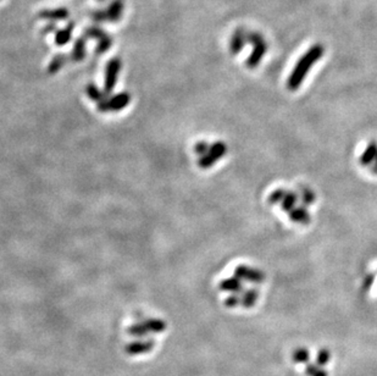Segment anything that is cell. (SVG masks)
<instances>
[{
    "instance_id": "6da1fadb",
    "label": "cell",
    "mask_w": 377,
    "mask_h": 376,
    "mask_svg": "<svg viewBox=\"0 0 377 376\" xmlns=\"http://www.w3.org/2000/svg\"><path fill=\"white\" fill-rule=\"evenodd\" d=\"M167 324L158 318H140L126 327L127 340L124 341L123 352L132 358H145L158 348L156 336L164 333Z\"/></svg>"
},
{
    "instance_id": "7a4b0ae2",
    "label": "cell",
    "mask_w": 377,
    "mask_h": 376,
    "mask_svg": "<svg viewBox=\"0 0 377 376\" xmlns=\"http://www.w3.org/2000/svg\"><path fill=\"white\" fill-rule=\"evenodd\" d=\"M325 54V48L321 44H315L306 50L304 55L298 60L295 69L292 70L287 79V88L295 92L303 85L304 79L310 71V69L320 60Z\"/></svg>"
},
{
    "instance_id": "3957f363",
    "label": "cell",
    "mask_w": 377,
    "mask_h": 376,
    "mask_svg": "<svg viewBox=\"0 0 377 376\" xmlns=\"http://www.w3.org/2000/svg\"><path fill=\"white\" fill-rule=\"evenodd\" d=\"M248 43L252 44L253 50H252L250 55L248 56L245 65L249 69H255L258 68L259 64L261 62L265 54H266L267 44L265 42V38L260 33H258V32H250V33H248Z\"/></svg>"
},
{
    "instance_id": "277c9868",
    "label": "cell",
    "mask_w": 377,
    "mask_h": 376,
    "mask_svg": "<svg viewBox=\"0 0 377 376\" xmlns=\"http://www.w3.org/2000/svg\"><path fill=\"white\" fill-rule=\"evenodd\" d=\"M227 154V145L226 143L217 141L214 144H210L209 151L198 159V166L203 170H207L216 164L220 159Z\"/></svg>"
},
{
    "instance_id": "5b68a950",
    "label": "cell",
    "mask_w": 377,
    "mask_h": 376,
    "mask_svg": "<svg viewBox=\"0 0 377 376\" xmlns=\"http://www.w3.org/2000/svg\"><path fill=\"white\" fill-rule=\"evenodd\" d=\"M121 68H122V61H121V59L117 58V56L116 58H111L108 61L107 66H105L103 92L108 95V97H110L114 88L116 87Z\"/></svg>"
},
{
    "instance_id": "8992f818",
    "label": "cell",
    "mask_w": 377,
    "mask_h": 376,
    "mask_svg": "<svg viewBox=\"0 0 377 376\" xmlns=\"http://www.w3.org/2000/svg\"><path fill=\"white\" fill-rule=\"evenodd\" d=\"M131 103V94L129 92H121L98 104V111L100 113H119Z\"/></svg>"
},
{
    "instance_id": "52a82bcc",
    "label": "cell",
    "mask_w": 377,
    "mask_h": 376,
    "mask_svg": "<svg viewBox=\"0 0 377 376\" xmlns=\"http://www.w3.org/2000/svg\"><path fill=\"white\" fill-rule=\"evenodd\" d=\"M83 36L89 39H97L98 44L95 47V54L97 55H103L110 49L113 46V38H111L104 30H101L98 26H91L86 28Z\"/></svg>"
},
{
    "instance_id": "ba28073f",
    "label": "cell",
    "mask_w": 377,
    "mask_h": 376,
    "mask_svg": "<svg viewBox=\"0 0 377 376\" xmlns=\"http://www.w3.org/2000/svg\"><path fill=\"white\" fill-rule=\"evenodd\" d=\"M235 276H237L241 280H245V281L254 283H260L265 280L264 273H261L258 269L249 267L248 265H238L236 267Z\"/></svg>"
},
{
    "instance_id": "9c48e42d",
    "label": "cell",
    "mask_w": 377,
    "mask_h": 376,
    "mask_svg": "<svg viewBox=\"0 0 377 376\" xmlns=\"http://www.w3.org/2000/svg\"><path fill=\"white\" fill-rule=\"evenodd\" d=\"M248 43V33L243 28H237L232 33L231 39H229V52L232 55H238L242 52L243 48Z\"/></svg>"
},
{
    "instance_id": "30bf717a",
    "label": "cell",
    "mask_w": 377,
    "mask_h": 376,
    "mask_svg": "<svg viewBox=\"0 0 377 376\" xmlns=\"http://www.w3.org/2000/svg\"><path fill=\"white\" fill-rule=\"evenodd\" d=\"M123 9V0H113L104 10L105 21L111 22V24H117L121 20V17H122Z\"/></svg>"
},
{
    "instance_id": "8fae6325",
    "label": "cell",
    "mask_w": 377,
    "mask_h": 376,
    "mask_svg": "<svg viewBox=\"0 0 377 376\" xmlns=\"http://www.w3.org/2000/svg\"><path fill=\"white\" fill-rule=\"evenodd\" d=\"M70 12L68 9L65 8H56V9H44L38 12V17L40 20L46 21H52V22H57V21H64L68 20Z\"/></svg>"
},
{
    "instance_id": "7c38bea8",
    "label": "cell",
    "mask_w": 377,
    "mask_h": 376,
    "mask_svg": "<svg viewBox=\"0 0 377 376\" xmlns=\"http://www.w3.org/2000/svg\"><path fill=\"white\" fill-rule=\"evenodd\" d=\"M86 44H87V38L85 36L78 37L77 39L75 40L72 52L70 54V60H71L72 62H81L85 60L86 55H87V48H86Z\"/></svg>"
},
{
    "instance_id": "4fadbf2b",
    "label": "cell",
    "mask_w": 377,
    "mask_h": 376,
    "mask_svg": "<svg viewBox=\"0 0 377 376\" xmlns=\"http://www.w3.org/2000/svg\"><path fill=\"white\" fill-rule=\"evenodd\" d=\"M73 28H75V24L71 21V22H69V24L66 25L64 28L57 30L55 33H54L55 34V36H54V43H55V46L57 47L66 46V44L71 40Z\"/></svg>"
},
{
    "instance_id": "5bb4252c",
    "label": "cell",
    "mask_w": 377,
    "mask_h": 376,
    "mask_svg": "<svg viewBox=\"0 0 377 376\" xmlns=\"http://www.w3.org/2000/svg\"><path fill=\"white\" fill-rule=\"evenodd\" d=\"M290 221L296 222V224L308 225L311 221V216H310L309 212L305 209V206H296L288 213Z\"/></svg>"
},
{
    "instance_id": "9a60e30c",
    "label": "cell",
    "mask_w": 377,
    "mask_h": 376,
    "mask_svg": "<svg viewBox=\"0 0 377 376\" xmlns=\"http://www.w3.org/2000/svg\"><path fill=\"white\" fill-rule=\"evenodd\" d=\"M376 155H377V142L371 141L366 145L362 157L359 158V164L362 165V166H370V165L375 161Z\"/></svg>"
},
{
    "instance_id": "2e32d148",
    "label": "cell",
    "mask_w": 377,
    "mask_h": 376,
    "mask_svg": "<svg viewBox=\"0 0 377 376\" xmlns=\"http://www.w3.org/2000/svg\"><path fill=\"white\" fill-rule=\"evenodd\" d=\"M219 288L221 289V291L236 293V292H241L243 289V286H242L241 279H238L237 276H232V277H228V279L222 280V281L220 282Z\"/></svg>"
},
{
    "instance_id": "e0dca14e",
    "label": "cell",
    "mask_w": 377,
    "mask_h": 376,
    "mask_svg": "<svg viewBox=\"0 0 377 376\" xmlns=\"http://www.w3.org/2000/svg\"><path fill=\"white\" fill-rule=\"evenodd\" d=\"M68 59L70 58H68V55H65V54H57V55L54 56L47 68L48 73L49 75H55V73L59 72L65 66V64L68 62Z\"/></svg>"
},
{
    "instance_id": "ac0fdd59",
    "label": "cell",
    "mask_w": 377,
    "mask_h": 376,
    "mask_svg": "<svg viewBox=\"0 0 377 376\" xmlns=\"http://www.w3.org/2000/svg\"><path fill=\"white\" fill-rule=\"evenodd\" d=\"M86 93H87L88 97L97 104L101 103V101H104L108 98V95L104 93L103 89L98 88L97 85L94 83H89L86 86Z\"/></svg>"
},
{
    "instance_id": "d6986e66",
    "label": "cell",
    "mask_w": 377,
    "mask_h": 376,
    "mask_svg": "<svg viewBox=\"0 0 377 376\" xmlns=\"http://www.w3.org/2000/svg\"><path fill=\"white\" fill-rule=\"evenodd\" d=\"M297 202H298V194L295 192H287L283 200L281 202V209H282L283 212L289 213L290 210L296 208Z\"/></svg>"
},
{
    "instance_id": "ffe728a7",
    "label": "cell",
    "mask_w": 377,
    "mask_h": 376,
    "mask_svg": "<svg viewBox=\"0 0 377 376\" xmlns=\"http://www.w3.org/2000/svg\"><path fill=\"white\" fill-rule=\"evenodd\" d=\"M287 192H288V191H286L284 188H277V190H275L270 193L269 198H267V203H269L270 205H275V204L281 203L283 200L284 196L287 194Z\"/></svg>"
},
{
    "instance_id": "44dd1931",
    "label": "cell",
    "mask_w": 377,
    "mask_h": 376,
    "mask_svg": "<svg viewBox=\"0 0 377 376\" xmlns=\"http://www.w3.org/2000/svg\"><path fill=\"white\" fill-rule=\"evenodd\" d=\"M258 299V291L257 289H249V291L244 292L243 297L241 299V303L244 307H252Z\"/></svg>"
},
{
    "instance_id": "7402d4cb",
    "label": "cell",
    "mask_w": 377,
    "mask_h": 376,
    "mask_svg": "<svg viewBox=\"0 0 377 376\" xmlns=\"http://www.w3.org/2000/svg\"><path fill=\"white\" fill-rule=\"evenodd\" d=\"M300 197H302V202H303V206H308L311 205L312 203L315 202V193L312 192L311 190H308V188H304L303 192L300 193Z\"/></svg>"
},
{
    "instance_id": "603a6c76",
    "label": "cell",
    "mask_w": 377,
    "mask_h": 376,
    "mask_svg": "<svg viewBox=\"0 0 377 376\" xmlns=\"http://www.w3.org/2000/svg\"><path fill=\"white\" fill-rule=\"evenodd\" d=\"M209 148H210L209 143L202 141V142H198L197 144L194 145V152H196L199 157H202V155H204L207 151H209Z\"/></svg>"
},
{
    "instance_id": "cb8c5ba5",
    "label": "cell",
    "mask_w": 377,
    "mask_h": 376,
    "mask_svg": "<svg viewBox=\"0 0 377 376\" xmlns=\"http://www.w3.org/2000/svg\"><path fill=\"white\" fill-rule=\"evenodd\" d=\"M92 20L94 22H105V12L104 10H95L92 12Z\"/></svg>"
},
{
    "instance_id": "d4e9b609",
    "label": "cell",
    "mask_w": 377,
    "mask_h": 376,
    "mask_svg": "<svg viewBox=\"0 0 377 376\" xmlns=\"http://www.w3.org/2000/svg\"><path fill=\"white\" fill-rule=\"evenodd\" d=\"M239 302H241V299H239V298L237 297V296L233 295V296H229L228 298H226L225 304L227 305V307L232 308V307H237V305L239 304Z\"/></svg>"
},
{
    "instance_id": "484cf974",
    "label": "cell",
    "mask_w": 377,
    "mask_h": 376,
    "mask_svg": "<svg viewBox=\"0 0 377 376\" xmlns=\"http://www.w3.org/2000/svg\"><path fill=\"white\" fill-rule=\"evenodd\" d=\"M57 30H59V28H57L55 22H49V24H48L47 26L41 30V32H43V34H49V33H55Z\"/></svg>"
},
{
    "instance_id": "4316f807",
    "label": "cell",
    "mask_w": 377,
    "mask_h": 376,
    "mask_svg": "<svg viewBox=\"0 0 377 376\" xmlns=\"http://www.w3.org/2000/svg\"><path fill=\"white\" fill-rule=\"evenodd\" d=\"M371 173L377 175V155H376L375 161H373V162H372V165H371Z\"/></svg>"
},
{
    "instance_id": "83f0119b",
    "label": "cell",
    "mask_w": 377,
    "mask_h": 376,
    "mask_svg": "<svg viewBox=\"0 0 377 376\" xmlns=\"http://www.w3.org/2000/svg\"><path fill=\"white\" fill-rule=\"evenodd\" d=\"M99 2H103V0H99Z\"/></svg>"
}]
</instances>
